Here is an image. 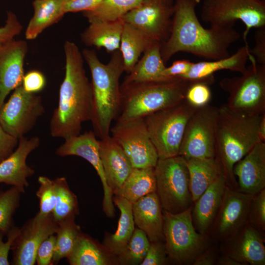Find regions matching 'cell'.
Wrapping results in <instances>:
<instances>
[{
  "mask_svg": "<svg viewBox=\"0 0 265 265\" xmlns=\"http://www.w3.org/2000/svg\"><path fill=\"white\" fill-rule=\"evenodd\" d=\"M21 193L14 186L0 190V230L5 235L15 226L13 215L19 206Z\"/></svg>",
  "mask_w": 265,
  "mask_h": 265,
  "instance_id": "obj_38",
  "label": "cell"
},
{
  "mask_svg": "<svg viewBox=\"0 0 265 265\" xmlns=\"http://www.w3.org/2000/svg\"><path fill=\"white\" fill-rule=\"evenodd\" d=\"M33 14L25 31L27 40L36 39L45 29L57 23L66 14L65 0H33Z\"/></svg>",
  "mask_w": 265,
  "mask_h": 265,
  "instance_id": "obj_29",
  "label": "cell"
},
{
  "mask_svg": "<svg viewBox=\"0 0 265 265\" xmlns=\"http://www.w3.org/2000/svg\"><path fill=\"white\" fill-rule=\"evenodd\" d=\"M186 160L189 189L195 202L221 173L214 159L191 158Z\"/></svg>",
  "mask_w": 265,
  "mask_h": 265,
  "instance_id": "obj_32",
  "label": "cell"
},
{
  "mask_svg": "<svg viewBox=\"0 0 265 265\" xmlns=\"http://www.w3.org/2000/svg\"><path fill=\"white\" fill-rule=\"evenodd\" d=\"M160 49V43L153 41L123 81L158 80L170 78L162 76L166 66L162 59Z\"/></svg>",
  "mask_w": 265,
  "mask_h": 265,
  "instance_id": "obj_30",
  "label": "cell"
},
{
  "mask_svg": "<svg viewBox=\"0 0 265 265\" xmlns=\"http://www.w3.org/2000/svg\"><path fill=\"white\" fill-rule=\"evenodd\" d=\"M169 262L164 241L151 242L145 258L140 265H164Z\"/></svg>",
  "mask_w": 265,
  "mask_h": 265,
  "instance_id": "obj_43",
  "label": "cell"
},
{
  "mask_svg": "<svg viewBox=\"0 0 265 265\" xmlns=\"http://www.w3.org/2000/svg\"><path fill=\"white\" fill-rule=\"evenodd\" d=\"M99 153L106 181L113 192L117 190L133 167L121 147L110 135L100 139Z\"/></svg>",
  "mask_w": 265,
  "mask_h": 265,
  "instance_id": "obj_21",
  "label": "cell"
},
{
  "mask_svg": "<svg viewBox=\"0 0 265 265\" xmlns=\"http://www.w3.org/2000/svg\"><path fill=\"white\" fill-rule=\"evenodd\" d=\"M235 235L227 255L243 265H264L265 246L259 231L247 223Z\"/></svg>",
  "mask_w": 265,
  "mask_h": 265,
  "instance_id": "obj_23",
  "label": "cell"
},
{
  "mask_svg": "<svg viewBox=\"0 0 265 265\" xmlns=\"http://www.w3.org/2000/svg\"><path fill=\"white\" fill-rule=\"evenodd\" d=\"M84 60L91 75L93 108L91 122L96 136L103 139L109 136L112 121L118 117L121 106L119 79L124 72L123 60L119 49L111 53L106 64L99 60L94 50L84 49Z\"/></svg>",
  "mask_w": 265,
  "mask_h": 265,
  "instance_id": "obj_4",
  "label": "cell"
},
{
  "mask_svg": "<svg viewBox=\"0 0 265 265\" xmlns=\"http://www.w3.org/2000/svg\"><path fill=\"white\" fill-rule=\"evenodd\" d=\"M114 205L120 212L117 230L114 234L106 233L103 244L113 255L117 257L123 251L135 229L132 204L126 199L113 196Z\"/></svg>",
  "mask_w": 265,
  "mask_h": 265,
  "instance_id": "obj_28",
  "label": "cell"
},
{
  "mask_svg": "<svg viewBox=\"0 0 265 265\" xmlns=\"http://www.w3.org/2000/svg\"><path fill=\"white\" fill-rule=\"evenodd\" d=\"M142 0H104L94 9L83 11L89 23L98 21H114L137 7Z\"/></svg>",
  "mask_w": 265,
  "mask_h": 265,
  "instance_id": "obj_34",
  "label": "cell"
},
{
  "mask_svg": "<svg viewBox=\"0 0 265 265\" xmlns=\"http://www.w3.org/2000/svg\"><path fill=\"white\" fill-rule=\"evenodd\" d=\"M196 108L185 99L144 118L159 159L179 155L186 124Z\"/></svg>",
  "mask_w": 265,
  "mask_h": 265,
  "instance_id": "obj_6",
  "label": "cell"
},
{
  "mask_svg": "<svg viewBox=\"0 0 265 265\" xmlns=\"http://www.w3.org/2000/svg\"><path fill=\"white\" fill-rule=\"evenodd\" d=\"M67 259L71 265H118L117 258L103 244L82 233Z\"/></svg>",
  "mask_w": 265,
  "mask_h": 265,
  "instance_id": "obj_27",
  "label": "cell"
},
{
  "mask_svg": "<svg viewBox=\"0 0 265 265\" xmlns=\"http://www.w3.org/2000/svg\"><path fill=\"white\" fill-rule=\"evenodd\" d=\"M27 42L11 40L0 46V108L9 93L22 85Z\"/></svg>",
  "mask_w": 265,
  "mask_h": 265,
  "instance_id": "obj_18",
  "label": "cell"
},
{
  "mask_svg": "<svg viewBox=\"0 0 265 265\" xmlns=\"http://www.w3.org/2000/svg\"><path fill=\"white\" fill-rule=\"evenodd\" d=\"M75 219V216H72L57 222L58 227L55 234L53 265L57 264L63 258H68L82 233L80 226L76 223Z\"/></svg>",
  "mask_w": 265,
  "mask_h": 265,
  "instance_id": "obj_35",
  "label": "cell"
},
{
  "mask_svg": "<svg viewBox=\"0 0 265 265\" xmlns=\"http://www.w3.org/2000/svg\"><path fill=\"white\" fill-rule=\"evenodd\" d=\"M251 64L239 76L224 78L219 82L228 93L226 105L248 114L265 113V65L257 63L251 54Z\"/></svg>",
  "mask_w": 265,
  "mask_h": 265,
  "instance_id": "obj_9",
  "label": "cell"
},
{
  "mask_svg": "<svg viewBox=\"0 0 265 265\" xmlns=\"http://www.w3.org/2000/svg\"><path fill=\"white\" fill-rule=\"evenodd\" d=\"M226 184L225 178L220 174L195 202L191 215L194 226L199 233L204 235L214 221Z\"/></svg>",
  "mask_w": 265,
  "mask_h": 265,
  "instance_id": "obj_24",
  "label": "cell"
},
{
  "mask_svg": "<svg viewBox=\"0 0 265 265\" xmlns=\"http://www.w3.org/2000/svg\"><path fill=\"white\" fill-rule=\"evenodd\" d=\"M248 43L239 48L229 57L214 60L193 63L189 71L181 78L191 80L208 79L213 74L222 70H229L242 73L246 69V63L250 55Z\"/></svg>",
  "mask_w": 265,
  "mask_h": 265,
  "instance_id": "obj_25",
  "label": "cell"
},
{
  "mask_svg": "<svg viewBox=\"0 0 265 265\" xmlns=\"http://www.w3.org/2000/svg\"><path fill=\"white\" fill-rule=\"evenodd\" d=\"M20 228L14 226L7 234V239L3 242V237L5 234L0 230V265H9L8 254L12 245L19 235Z\"/></svg>",
  "mask_w": 265,
  "mask_h": 265,
  "instance_id": "obj_46",
  "label": "cell"
},
{
  "mask_svg": "<svg viewBox=\"0 0 265 265\" xmlns=\"http://www.w3.org/2000/svg\"><path fill=\"white\" fill-rule=\"evenodd\" d=\"M154 170L156 193L163 211L178 213L191 207L188 169L184 158L159 159Z\"/></svg>",
  "mask_w": 265,
  "mask_h": 265,
  "instance_id": "obj_8",
  "label": "cell"
},
{
  "mask_svg": "<svg viewBox=\"0 0 265 265\" xmlns=\"http://www.w3.org/2000/svg\"><path fill=\"white\" fill-rule=\"evenodd\" d=\"M44 112L42 97L26 91L21 85L0 107V124L8 133L19 139L33 129Z\"/></svg>",
  "mask_w": 265,
  "mask_h": 265,
  "instance_id": "obj_12",
  "label": "cell"
},
{
  "mask_svg": "<svg viewBox=\"0 0 265 265\" xmlns=\"http://www.w3.org/2000/svg\"><path fill=\"white\" fill-rule=\"evenodd\" d=\"M173 0H142L138 6L121 19L162 43L169 37L174 13Z\"/></svg>",
  "mask_w": 265,
  "mask_h": 265,
  "instance_id": "obj_14",
  "label": "cell"
},
{
  "mask_svg": "<svg viewBox=\"0 0 265 265\" xmlns=\"http://www.w3.org/2000/svg\"><path fill=\"white\" fill-rule=\"evenodd\" d=\"M38 181L39 187L36 192V196L39 200L38 213L42 215H46L53 212L55 205V183L54 180L43 176H39Z\"/></svg>",
  "mask_w": 265,
  "mask_h": 265,
  "instance_id": "obj_39",
  "label": "cell"
},
{
  "mask_svg": "<svg viewBox=\"0 0 265 265\" xmlns=\"http://www.w3.org/2000/svg\"><path fill=\"white\" fill-rule=\"evenodd\" d=\"M216 264L219 265H242L240 263L228 255L219 257L217 259Z\"/></svg>",
  "mask_w": 265,
  "mask_h": 265,
  "instance_id": "obj_52",
  "label": "cell"
},
{
  "mask_svg": "<svg viewBox=\"0 0 265 265\" xmlns=\"http://www.w3.org/2000/svg\"><path fill=\"white\" fill-rule=\"evenodd\" d=\"M46 84V80L44 74L38 70H31L24 75L22 85L24 89L31 93L42 91Z\"/></svg>",
  "mask_w": 265,
  "mask_h": 265,
  "instance_id": "obj_45",
  "label": "cell"
},
{
  "mask_svg": "<svg viewBox=\"0 0 265 265\" xmlns=\"http://www.w3.org/2000/svg\"><path fill=\"white\" fill-rule=\"evenodd\" d=\"M93 131L85 132L82 134L65 139V141L55 151L59 157L76 156L88 161L94 168L101 181L104 189L103 208L107 217H113L114 207L113 192L108 186L99 153V141Z\"/></svg>",
  "mask_w": 265,
  "mask_h": 265,
  "instance_id": "obj_16",
  "label": "cell"
},
{
  "mask_svg": "<svg viewBox=\"0 0 265 265\" xmlns=\"http://www.w3.org/2000/svg\"><path fill=\"white\" fill-rule=\"evenodd\" d=\"M255 45L249 53L257 63L265 65V27L257 28L255 32Z\"/></svg>",
  "mask_w": 265,
  "mask_h": 265,
  "instance_id": "obj_47",
  "label": "cell"
},
{
  "mask_svg": "<svg viewBox=\"0 0 265 265\" xmlns=\"http://www.w3.org/2000/svg\"><path fill=\"white\" fill-rule=\"evenodd\" d=\"M153 41L144 32L134 26L124 23L119 50L121 53L124 72L129 74L139 60L142 53Z\"/></svg>",
  "mask_w": 265,
  "mask_h": 265,
  "instance_id": "obj_33",
  "label": "cell"
},
{
  "mask_svg": "<svg viewBox=\"0 0 265 265\" xmlns=\"http://www.w3.org/2000/svg\"><path fill=\"white\" fill-rule=\"evenodd\" d=\"M112 137L129 159L133 168H154L159 159L144 118L117 122L110 128Z\"/></svg>",
  "mask_w": 265,
  "mask_h": 265,
  "instance_id": "obj_13",
  "label": "cell"
},
{
  "mask_svg": "<svg viewBox=\"0 0 265 265\" xmlns=\"http://www.w3.org/2000/svg\"><path fill=\"white\" fill-rule=\"evenodd\" d=\"M216 256L212 251H206L199 255L193 262V265H213L216 264Z\"/></svg>",
  "mask_w": 265,
  "mask_h": 265,
  "instance_id": "obj_51",
  "label": "cell"
},
{
  "mask_svg": "<svg viewBox=\"0 0 265 265\" xmlns=\"http://www.w3.org/2000/svg\"><path fill=\"white\" fill-rule=\"evenodd\" d=\"M56 186V203L52 212L54 219L59 222L79 214L77 196L71 190L64 177L54 179Z\"/></svg>",
  "mask_w": 265,
  "mask_h": 265,
  "instance_id": "obj_36",
  "label": "cell"
},
{
  "mask_svg": "<svg viewBox=\"0 0 265 265\" xmlns=\"http://www.w3.org/2000/svg\"><path fill=\"white\" fill-rule=\"evenodd\" d=\"M18 144V139L8 133L0 124V163L8 157Z\"/></svg>",
  "mask_w": 265,
  "mask_h": 265,
  "instance_id": "obj_48",
  "label": "cell"
},
{
  "mask_svg": "<svg viewBox=\"0 0 265 265\" xmlns=\"http://www.w3.org/2000/svg\"><path fill=\"white\" fill-rule=\"evenodd\" d=\"M104 0H65V11L77 12L91 10Z\"/></svg>",
  "mask_w": 265,
  "mask_h": 265,
  "instance_id": "obj_49",
  "label": "cell"
},
{
  "mask_svg": "<svg viewBox=\"0 0 265 265\" xmlns=\"http://www.w3.org/2000/svg\"><path fill=\"white\" fill-rule=\"evenodd\" d=\"M192 207L172 213L163 211L164 243L169 261L188 265L204 252L207 245L204 235L197 232L194 226Z\"/></svg>",
  "mask_w": 265,
  "mask_h": 265,
  "instance_id": "obj_7",
  "label": "cell"
},
{
  "mask_svg": "<svg viewBox=\"0 0 265 265\" xmlns=\"http://www.w3.org/2000/svg\"><path fill=\"white\" fill-rule=\"evenodd\" d=\"M193 62L188 60H178L174 61L168 67H165L162 72L165 77H181L190 70Z\"/></svg>",
  "mask_w": 265,
  "mask_h": 265,
  "instance_id": "obj_50",
  "label": "cell"
},
{
  "mask_svg": "<svg viewBox=\"0 0 265 265\" xmlns=\"http://www.w3.org/2000/svg\"><path fill=\"white\" fill-rule=\"evenodd\" d=\"M201 0H175L170 34L160 43V53L166 64L179 52L191 53L208 60L230 56V46L240 38L234 27L210 26L205 28L196 13Z\"/></svg>",
  "mask_w": 265,
  "mask_h": 265,
  "instance_id": "obj_1",
  "label": "cell"
},
{
  "mask_svg": "<svg viewBox=\"0 0 265 265\" xmlns=\"http://www.w3.org/2000/svg\"><path fill=\"white\" fill-rule=\"evenodd\" d=\"M259 136L262 141L265 142V113L263 115L260 122Z\"/></svg>",
  "mask_w": 265,
  "mask_h": 265,
  "instance_id": "obj_53",
  "label": "cell"
},
{
  "mask_svg": "<svg viewBox=\"0 0 265 265\" xmlns=\"http://www.w3.org/2000/svg\"><path fill=\"white\" fill-rule=\"evenodd\" d=\"M191 80L170 77L158 80L123 81L121 106L117 122L144 118L171 107L186 99Z\"/></svg>",
  "mask_w": 265,
  "mask_h": 265,
  "instance_id": "obj_5",
  "label": "cell"
},
{
  "mask_svg": "<svg viewBox=\"0 0 265 265\" xmlns=\"http://www.w3.org/2000/svg\"><path fill=\"white\" fill-rule=\"evenodd\" d=\"M23 28L16 14L11 11H7L5 24L0 27V46L14 39Z\"/></svg>",
  "mask_w": 265,
  "mask_h": 265,
  "instance_id": "obj_42",
  "label": "cell"
},
{
  "mask_svg": "<svg viewBox=\"0 0 265 265\" xmlns=\"http://www.w3.org/2000/svg\"><path fill=\"white\" fill-rule=\"evenodd\" d=\"M156 192L154 168H133L122 186L113 195L124 198L132 204Z\"/></svg>",
  "mask_w": 265,
  "mask_h": 265,
  "instance_id": "obj_31",
  "label": "cell"
},
{
  "mask_svg": "<svg viewBox=\"0 0 265 265\" xmlns=\"http://www.w3.org/2000/svg\"><path fill=\"white\" fill-rule=\"evenodd\" d=\"M132 211L134 224L150 242L164 241L163 210L156 192L132 203Z\"/></svg>",
  "mask_w": 265,
  "mask_h": 265,
  "instance_id": "obj_22",
  "label": "cell"
},
{
  "mask_svg": "<svg viewBox=\"0 0 265 265\" xmlns=\"http://www.w3.org/2000/svg\"></svg>",
  "mask_w": 265,
  "mask_h": 265,
  "instance_id": "obj_54",
  "label": "cell"
},
{
  "mask_svg": "<svg viewBox=\"0 0 265 265\" xmlns=\"http://www.w3.org/2000/svg\"><path fill=\"white\" fill-rule=\"evenodd\" d=\"M40 144V139L37 136L19 138L16 148L0 163V183L14 186L25 193L29 186L27 179L35 173L34 169L26 164V159Z\"/></svg>",
  "mask_w": 265,
  "mask_h": 265,
  "instance_id": "obj_19",
  "label": "cell"
},
{
  "mask_svg": "<svg viewBox=\"0 0 265 265\" xmlns=\"http://www.w3.org/2000/svg\"><path fill=\"white\" fill-rule=\"evenodd\" d=\"M201 18L210 26L232 27L239 20L245 26V43L251 28L265 27V1L256 0H203Z\"/></svg>",
  "mask_w": 265,
  "mask_h": 265,
  "instance_id": "obj_10",
  "label": "cell"
},
{
  "mask_svg": "<svg viewBox=\"0 0 265 265\" xmlns=\"http://www.w3.org/2000/svg\"><path fill=\"white\" fill-rule=\"evenodd\" d=\"M64 51L65 76L59 88L58 104L51 119L50 130L52 137L66 139L80 134L83 123L91 121L93 92L78 46L66 41Z\"/></svg>",
  "mask_w": 265,
  "mask_h": 265,
  "instance_id": "obj_2",
  "label": "cell"
},
{
  "mask_svg": "<svg viewBox=\"0 0 265 265\" xmlns=\"http://www.w3.org/2000/svg\"><path fill=\"white\" fill-rule=\"evenodd\" d=\"M58 227V223L52 213L42 215L37 212L20 228L11 249L12 264L34 265L38 247L48 237L55 234Z\"/></svg>",
  "mask_w": 265,
  "mask_h": 265,
  "instance_id": "obj_15",
  "label": "cell"
},
{
  "mask_svg": "<svg viewBox=\"0 0 265 265\" xmlns=\"http://www.w3.org/2000/svg\"><path fill=\"white\" fill-rule=\"evenodd\" d=\"M55 241V234H53L48 237L40 244L36 254V262L37 265H53Z\"/></svg>",
  "mask_w": 265,
  "mask_h": 265,
  "instance_id": "obj_44",
  "label": "cell"
},
{
  "mask_svg": "<svg viewBox=\"0 0 265 265\" xmlns=\"http://www.w3.org/2000/svg\"><path fill=\"white\" fill-rule=\"evenodd\" d=\"M248 219L255 228H265V189L254 195L251 202Z\"/></svg>",
  "mask_w": 265,
  "mask_h": 265,
  "instance_id": "obj_41",
  "label": "cell"
},
{
  "mask_svg": "<svg viewBox=\"0 0 265 265\" xmlns=\"http://www.w3.org/2000/svg\"><path fill=\"white\" fill-rule=\"evenodd\" d=\"M214 81V77L204 80H191L186 91V99L196 107L208 104L211 98V92L209 85Z\"/></svg>",
  "mask_w": 265,
  "mask_h": 265,
  "instance_id": "obj_40",
  "label": "cell"
},
{
  "mask_svg": "<svg viewBox=\"0 0 265 265\" xmlns=\"http://www.w3.org/2000/svg\"><path fill=\"white\" fill-rule=\"evenodd\" d=\"M264 114L239 112L226 104L218 107L214 159L227 184L235 183V164L261 141L259 127Z\"/></svg>",
  "mask_w": 265,
  "mask_h": 265,
  "instance_id": "obj_3",
  "label": "cell"
},
{
  "mask_svg": "<svg viewBox=\"0 0 265 265\" xmlns=\"http://www.w3.org/2000/svg\"><path fill=\"white\" fill-rule=\"evenodd\" d=\"M150 243L145 233L138 228H135L126 247L117 257L118 265H140L145 257Z\"/></svg>",
  "mask_w": 265,
  "mask_h": 265,
  "instance_id": "obj_37",
  "label": "cell"
},
{
  "mask_svg": "<svg viewBox=\"0 0 265 265\" xmlns=\"http://www.w3.org/2000/svg\"><path fill=\"white\" fill-rule=\"evenodd\" d=\"M218 107L207 104L197 107L185 129L179 155L191 158L214 159Z\"/></svg>",
  "mask_w": 265,
  "mask_h": 265,
  "instance_id": "obj_11",
  "label": "cell"
},
{
  "mask_svg": "<svg viewBox=\"0 0 265 265\" xmlns=\"http://www.w3.org/2000/svg\"><path fill=\"white\" fill-rule=\"evenodd\" d=\"M124 25L121 19L90 23L80 34V39L87 46L95 47L98 50L104 48L111 53L119 49Z\"/></svg>",
  "mask_w": 265,
  "mask_h": 265,
  "instance_id": "obj_26",
  "label": "cell"
},
{
  "mask_svg": "<svg viewBox=\"0 0 265 265\" xmlns=\"http://www.w3.org/2000/svg\"><path fill=\"white\" fill-rule=\"evenodd\" d=\"M254 196L226 186L214 221L215 233L218 237L231 238L244 226L248 219L250 205Z\"/></svg>",
  "mask_w": 265,
  "mask_h": 265,
  "instance_id": "obj_17",
  "label": "cell"
},
{
  "mask_svg": "<svg viewBox=\"0 0 265 265\" xmlns=\"http://www.w3.org/2000/svg\"><path fill=\"white\" fill-rule=\"evenodd\" d=\"M239 191L255 195L265 187V142L259 141L233 168Z\"/></svg>",
  "mask_w": 265,
  "mask_h": 265,
  "instance_id": "obj_20",
  "label": "cell"
}]
</instances>
